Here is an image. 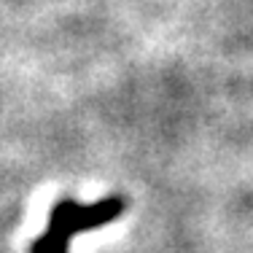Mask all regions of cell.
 <instances>
[{"instance_id":"cell-1","label":"cell","mask_w":253,"mask_h":253,"mask_svg":"<svg viewBox=\"0 0 253 253\" xmlns=\"http://www.w3.org/2000/svg\"><path fill=\"white\" fill-rule=\"evenodd\" d=\"M122 210H124V200H119V197L102 200L97 205H92V208H81V205L70 200L59 202L51 213L49 232L35 240L33 253H68L70 237L76 232L97 229L102 224H108V221H113Z\"/></svg>"}]
</instances>
